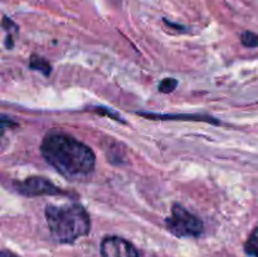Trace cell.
Listing matches in <instances>:
<instances>
[{
	"label": "cell",
	"instance_id": "obj_1",
	"mask_svg": "<svg viewBox=\"0 0 258 257\" xmlns=\"http://www.w3.org/2000/svg\"><path fill=\"white\" fill-rule=\"evenodd\" d=\"M40 154L68 180H83L95 170L96 155L92 149L70 134H47L40 144Z\"/></svg>",
	"mask_w": 258,
	"mask_h": 257
},
{
	"label": "cell",
	"instance_id": "obj_2",
	"mask_svg": "<svg viewBox=\"0 0 258 257\" xmlns=\"http://www.w3.org/2000/svg\"><path fill=\"white\" fill-rule=\"evenodd\" d=\"M45 219L50 236L58 243H73L91 231V218L78 203L45 207Z\"/></svg>",
	"mask_w": 258,
	"mask_h": 257
},
{
	"label": "cell",
	"instance_id": "obj_3",
	"mask_svg": "<svg viewBox=\"0 0 258 257\" xmlns=\"http://www.w3.org/2000/svg\"><path fill=\"white\" fill-rule=\"evenodd\" d=\"M166 229L175 237H201L204 224L199 217L190 213L181 204H173L171 214L165 218Z\"/></svg>",
	"mask_w": 258,
	"mask_h": 257
},
{
	"label": "cell",
	"instance_id": "obj_4",
	"mask_svg": "<svg viewBox=\"0 0 258 257\" xmlns=\"http://www.w3.org/2000/svg\"><path fill=\"white\" fill-rule=\"evenodd\" d=\"M15 190L24 197H39V196H62L67 194L59 186L54 185L50 180L43 176H30L23 181L13 183Z\"/></svg>",
	"mask_w": 258,
	"mask_h": 257
},
{
	"label": "cell",
	"instance_id": "obj_5",
	"mask_svg": "<svg viewBox=\"0 0 258 257\" xmlns=\"http://www.w3.org/2000/svg\"><path fill=\"white\" fill-rule=\"evenodd\" d=\"M102 257H143L139 249L118 236H107L102 239L100 246Z\"/></svg>",
	"mask_w": 258,
	"mask_h": 257
},
{
	"label": "cell",
	"instance_id": "obj_6",
	"mask_svg": "<svg viewBox=\"0 0 258 257\" xmlns=\"http://www.w3.org/2000/svg\"><path fill=\"white\" fill-rule=\"evenodd\" d=\"M29 68L34 71H39L44 76H49V73L52 72V67H50L49 63L44 59L43 57L39 55L33 54L29 59Z\"/></svg>",
	"mask_w": 258,
	"mask_h": 257
},
{
	"label": "cell",
	"instance_id": "obj_7",
	"mask_svg": "<svg viewBox=\"0 0 258 257\" xmlns=\"http://www.w3.org/2000/svg\"><path fill=\"white\" fill-rule=\"evenodd\" d=\"M244 251L248 256L258 257V227L253 229L244 243Z\"/></svg>",
	"mask_w": 258,
	"mask_h": 257
},
{
	"label": "cell",
	"instance_id": "obj_8",
	"mask_svg": "<svg viewBox=\"0 0 258 257\" xmlns=\"http://www.w3.org/2000/svg\"><path fill=\"white\" fill-rule=\"evenodd\" d=\"M241 43L247 48H256L258 47V34L246 30L241 34Z\"/></svg>",
	"mask_w": 258,
	"mask_h": 257
},
{
	"label": "cell",
	"instance_id": "obj_9",
	"mask_svg": "<svg viewBox=\"0 0 258 257\" xmlns=\"http://www.w3.org/2000/svg\"><path fill=\"white\" fill-rule=\"evenodd\" d=\"M176 86H178V81H176L175 78H164L160 82V85H159V91H160L161 93H170L175 90Z\"/></svg>",
	"mask_w": 258,
	"mask_h": 257
},
{
	"label": "cell",
	"instance_id": "obj_10",
	"mask_svg": "<svg viewBox=\"0 0 258 257\" xmlns=\"http://www.w3.org/2000/svg\"><path fill=\"white\" fill-rule=\"evenodd\" d=\"M3 28H4L7 32H9V34H8L7 37V40L8 42H10V45L13 47V35H12V29L14 30H18V27L14 24V22H13L12 19H9V18L7 17V15H4L3 17Z\"/></svg>",
	"mask_w": 258,
	"mask_h": 257
},
{
	"label": "cell",
	"instance_id": "obj_11",
	"mask_svg": "<svg viewBox=\"0 0 258 257\" xmlns=\"http://www.w3.org/2000/svg\"><path fill=\"white\" fill-rule=\"evenodd\" d=\"M105 110H106V107H97V108H95V112L100 113V115H107V116H110L111 118H113V120H118V121H122L123 122L122 117H120L117 112H115V111H112V110H107V111H105Z\"/></svg>",
	"mask_w": 258,
	"mask_h": 257
},
{
	"label": "cell",
	"instance_id": "obj_12",
	"mask_svg": "<svg viewBox=\"0 0 258 257\" xmlns=\"http://www.w3.org/2000/svg\"><path fill=\"white\" fill-rule=\"evenodd\" d=\"M164 22H165V24H168L169 27L174 28V29H179V30H184V27L181 24H175L174 22H169L168 19H164Z\"/></svg>",
	"mask_w": 258,
	"mask_h": 257
},
{
	"label": "cell",
	"instance_id": "obj_13",
	"mask_svg": "<svg viewBox=\"0 0 258 257\" xmlns=\"http://www.w3.org/2000/svg\"><path fill=\"white\" fill-rule=\"evenodd\" d=\"M0 257H19V256H17V254L13 253V252L7 251V249H3L2 254H0Z\"/></svg>",
	"mask_w": 258,
	"mask_h": 257
}]
</instances>
